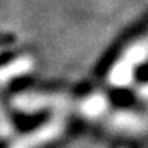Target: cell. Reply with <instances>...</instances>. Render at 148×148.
<instances>
[{
	"label": "cell",
	"instance_id": "cell-1",
	"mask_svg": "<svg viewBox=\"0 0 148 148\" xmlns=\"http://www.w3.org/2000/svg\"><path fill=\"white\" fill-rule=\"evenodd\" d=\"M63 131V124L60 121H50L46 125L38 128L36 131L27 134L22 140H19L12 148H39L43 144L52 141Z\"/></svg>",
	"mask_w": 148,
	"mask_h": 148
}]
</instances>
